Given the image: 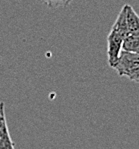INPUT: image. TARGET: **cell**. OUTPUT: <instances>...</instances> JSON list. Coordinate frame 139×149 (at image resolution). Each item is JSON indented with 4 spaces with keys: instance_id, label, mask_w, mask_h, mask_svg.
I'll list each match as a JSON object with an SVG mask.
<instances>
[{
    "instance_id": "7",
    "label": "cell",
    "mask_w": 139,
    "mask_h": 149,
    "mask_svg": "<svg viewBox=\"0 0 139 149\" xmlns=\"http://www.w3.org/2000/svg\"><path fill=\"white\" fill-rule=\"evenodd\" d=\"M128 78L130 80H132V81H135V82H137V83H139V67L134 71L133 73H132Z\"/></svg>"
},
{
    "instance_id": "5",
    "label": "cell",
    "mask_w": 139,
    "mask_h": 149,
    "mask_svg": "<svg viewBox=\"0 0 139 149\" xmlns=\"http://www.w3.org/2000/svg\"><path fill=\"white\" fill-rule=\"evenodd\" d=\"M122 49L124 51L139 54V34H126L123 41Z\"/></svg>"
},
{
    "instance_id": "2",
    "label": "cell",
    "mask_w": 139,
    "mask_h": 149,
    "mask_svg": "<svg viewBox=\"0 0 139 149\" xmlns=\"http://www.w3.org/2000/svg\"><path fill=\"white\" fill-rule=\"evenodd\" d=\"M139 67V54L122 50L117 62L113 68L119 76L129 77Z\"/></svg>"
},
{
    "instance_id": "4",
    "label": "cell",
    "mask_w": 139,
    "mask_h": 149,
    "mask_svg": "<svg viewBox=\"0 0 139 149\" xmlns=\"http://www.w3.org/2000/svg\"><path fill=\"white\" fill-rule=\"evenodd\" d=\"M126 23L127 33L139 34V15L131 5L126 4Z\"/></svg>"
},
{
    "instance_id": "6",
    "label": "cell",
    "mask_w": 139,
    "mask_h": 149,
    "mask_svg": "<svg viewBox=\"0 0 139 149\" xmlns=\"http://www.w3.org/2000/svg\"><path fill=\"white\" fill-rule=\"evenodd\" d=\"M37 1L44 3L51 9H56L59 7H66L71 3L73 0H37Z\"/></svg>"
},
{
    "instance_id": "3",
    "label": "cell",
    "mask_w": 139,
    "mask_h": 149,
    "mask_svg": "<svg viewBox=\"0 0 139 149\" xmlns=\"http://www.w3.org/2000/svg\"><path fill=\"white\" fill-rule=\"evenodd\" d=\"M0 149H15L9 134L4 102H0Z\"/></svg>"
},
{
    "instance_id": "8",
    "label": "cell",
    "mask_w": 139,
    "mask_h": 149,
    "mask_svg": "<svg viewBox=\"0 0 139 149\" xmlns=\"http://www.w3.org/2000/svg\"><path fill=\"white\" fill-rule=\"evenodd\" d=\"M138 112H139V104H138Z\"/></svg>"
},
{
    "instance_id": "1",
    "label": "cell",
    "mask_w": 139,
    "mask_h": 149,
    "mask_svg": "<svg viewBox=\"0 0 139 149\" xmlns=\"http://www.w3.org/2000/svg\"><path fill=\"white\" fill-rule=\"evenodd\" d=\"M127 34L126 23V4L122 7L121 11L115 20L110 33L107 36V57L110 67H114L120 53L122 51V45Z\"/></svg>"
}]
</instances>
